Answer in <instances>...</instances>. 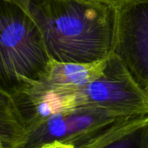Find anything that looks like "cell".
I'll use <instances>...</instances> for the list:
<instances>
[{"instance_id":"6da1fadb","label":"cell","mask_w":148,"mask_h":148,"mask_svg":"<svg viewBox=\"0 0 148 148\" xmlns=\"http://www.w3.org/2000/svg\"><path fill=\"white\" fill-rule=\"evenodd\" d=\"M51 59L89 63L113 53L118 2L25 0Z\"/></svg>"},{"instance_id":"7a4b0ae2","label":"cell","mask_w":148,"mask_h":148,"mask_svg":"<svg viewBox=\"0 0 148 148\" xmlns=\"http://www.w3.org/2000/svg\"><path fill=\"white\" fill-rule=\"evenodd\" d=\"M51 61L25 0H0V92L12 96L41 80Z\"/></svg>"},{"instance_id":"3957f363","label":"cell","mask_w":148,"mask_h":148,"mask_svg":"<svg viewBox=\"0 0 148 148\" xmlns=\"http://www.w3.org/2000/svg\"><path fill=\"white\" fill-rule=\"evenodd\" d=\"M127 118L93 107L61 112L26 128L16 148H41L55 141L84 148Z\"/></svg>"},{"instance_id":"277c9868","label":"cell","mask_w":148,"mask_h":148,"mask_svg":"<svg viewBox=\"0 0 148 148\" xmlns=\"http://www.w3.org/2000/svg\"><path fill=\"white\" fill-rule=\"evenodd\" d=\"M75 93L79 107L99 108L126 117L148 114V93L114 53L106 58L101 75L75 88Z\"/></svg>"},{"instance_id":"5b68a950","label":"cell","mask_w":148,"mask_h":148,"mask_svg":"<svg viewBox=\"0 0 148 148\" xmlns=\"http://www.w3.org/2000/svg\"><path fill=\"white\" fill-rule=\"evenodd\" d=\"M113 53L148 93V0L118 2Z\"/></svg>"},{"instance_id":"8992f818","label":"cell","mask_w":148,"mask_h":148,"mask_svg":"<svg viewBox=\"0 0 148 148\" xmlns=\"http://www.w3.org/2000/svg\"><path fill=\"white\" fill-rule=\"evenodd\" d=\"M106 58L89 63L59 62L51 59L45 76L39 81L54 87L84 86L103 73Z\"/></svg>"},{"instance_id":"52a82bcc","label":"cell","mask_w":148,"mask_h":148,"mask_svg":"<svg viewBox=\"0 0 148 148\" xmlns=\"http://www.w3.org/2000/svg\"><path fill=\"white\" fill-rule=\"evenodd\" d=\"M148 114L127 118L84 148H145Z\"/></svg>"},{"instance_id":"ba28073f","label":"cell","mask_w":148,"mask_h":148,"mask_svg":"<svg viewBox=\"0 0 148 148\" xmlns=\"http://www.w3.org/2000/svg\"><path fill=\"white\" fill-rule=\"evenodd\" d=\"M25 126L12 96L0 92V148H16Z\"/></svg>"},{"instance_id":"9c48e42d","label":"cell","mask_w":148,"mask_h":148,"mask_svg":"<svg viewBox=\"0 0 148 148\" xmlns=\"http://www.w3.org/2000/svg\"><path fill=\"white\" fill-rule=\"evenodd\" d=\"M41 148H77L74 145L60 141H55L43 145Z\"/></svg>"},{"instance_id":"30bf717a","label":"cell","mask_w":148,"mask_h":148,"mask_svg":"<svg viewBox=\"0 0 148 148\" xmlns=\"http://www.w3.org/2000/svg\"><path fill=\"white\" fill-rule=\"evenodd\" d=\"M101 1H108V2H119L120 0H101Z\"/></svg>"},{"instance_id":"8fae6325","label":"cell","mask_w":148,"mask_h":148,"mask_svg":"<svg viewBox=\"0 0 148 148\" xmlns=\"http://www.w3.org/2000/svg\"><path fill=\"white\" fill-rule=\"evenodd\" d=\"M145 148H148V133H147V138H146V144H145Z\"/></svg>"}]
</instances>
